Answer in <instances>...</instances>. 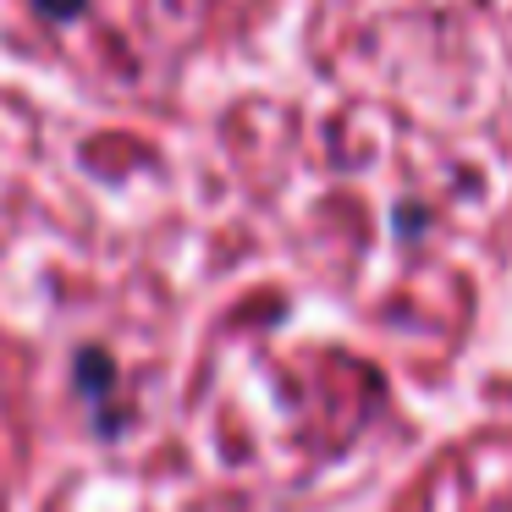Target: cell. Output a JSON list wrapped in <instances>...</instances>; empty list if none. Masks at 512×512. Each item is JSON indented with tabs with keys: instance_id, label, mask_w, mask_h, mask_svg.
Returning <instances> with one entry per match:
<instances>
[{
	"instance_id": "obj_1",
	"label": "cell",
	"mask_w": 512,
	"mask_h": 512,
	"mask_svg": "<svg viewBox=\"0 0 512 512\" xmlns=\"http://www.w3.org/2000/svg\"><path fill=\"white\" fill-rule=\"evenodd\" d=\"M39 6H45V12H78L83 0H39Z\"/></svg>"
}]
</instances>
